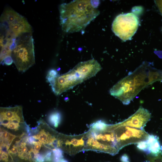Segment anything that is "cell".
<instances>
[{
  "instance_id": "21",
  "label": "cell",
  "mask_w": 162,
  "mask_h": 162,
  "mask_svg": "<svg viewBox=\"0 0 162 162\" xmlns=\"http://www.w3.org/2000/svg\"><path fill=\"white\" fill-rule=\"evenodd\" d=\"M120 160L121 162H130L129 158L126 154H124L122 156Z\"/></svg>"
},
{
  "instance_id": "7",
  "label": "cell",
  "mask_w": 162,
  "mask_h": 162,
  "mask_svg": "<svg viewBox=\"0 0 162 162\" xmlns=\"http://www.w3.org/2000/svg\"><path fill=\"white\" fill-rule=\"evenodd\" d=\"M28 134L16 136L12 141L8 152L13 162H37L34 144L28 140Z\"/></svg>"
},
{
  "instance_id": "15",
  "label": "cell",
  "mask_w": 162,
  "mask_h": 162,
  "mask_svg": "<svg viewBox=\"0 0 162 162\" xmlns=\"http://www.w3.org/2000/svg\"><path fill=\"white\" fill-rule=\"evenodd\" d=\"M108 124L101 120L98 121L92 125V128L94 130L98 131H103L106 130Z\"/></svg>"
},
{
  "instance_id": "20",
  "label": "cell",
  "mask_w": 162,
  "mask_h": 162,
  "mask_svg": "<svg viewBox=\"0 0 162 162\" xmlns=\"http://www.w3.org/2000/svg\"><path fill=\"white\" fill-rule=\"evenodd\" d=\"M52 150H49L46 153L44 159L46 161H50L52 159Z\"/></svg>"
},
{
  "instance_id": "3",
  "label": "cell",
  "mask_w": 162,
  "mask_h": 162,
  "mask_svg": "<svg viewBox=\"0 0 162 162\" xmlns=\"http://www.w3.org/2000/svg\"><path fill=\"white\" fill-rule=\"evenodd\" d=\"M101 68L97 61L92 59L80 62L68 72L47 80L54 94L59 95L95 76Z\"/></svg>"
},
{
  "instance_id": "1",
  "label": "cell",
  "mask_w": 162,
  "mask_h": 162,
  "mask_svg": "<svg viewBox=\"0 0 162 162\" xmlns=\"http://www.w3.org/2000/svg\"><path fill=\"white\" fill-rule=\"evenodd\" d=\"M98 0H76L59 6L62 30L66 33L80 32L100 14Z\"/></svg>"
},
{
  "instance_id": "10",
  "label": "cell",
  "mask_w": 162,
  "mask_h": 162,
  "mask_svg": "<svg viewBox=\"0 0 162 162\" xmlns=\"http://www.w3.org/2000/svg\"><path fill=\"white\" fill-rule=\"evenodd\" d=\"M37 127L30 129L28 136H33L44 145L52 150L57 148L58 134L43 120L38 122Z\"/></svg>"
},
{
  "instance_id": "6",
  "label": "cell",
  "mask_w": 162,
  "mask_h": 162,
  "mask_svg": "<svg viewBox=\"0 0 162 162\" xmlns=\"http://www.w3.org/2000/svg\"><path fill=\"white\" fill-rule=\"evenodd\" d=\"M0 128L16 136L28 134L30 128L24 120L22 107H0Z\"/></svg>"
},
{
  "instance_id": "18",
  "label": "cell",
  "mask_w": 162,
  "mask_h": 162,
  "mask_svg": "<svg viewBox=\"0 0 162 162\" xmlns=\"http://www.w3.org/2000/svg\"><path fill=\"white\" fill-rule=\"evenodd\" d=\"M162 154L157 156L148 155L147 157V160L146 162H162Z\"/></svg>"
},
{
  "instance_id": "13",
  "label": "cell",
  "mask_w": 162,
  "mask_h": 162,
  "mask_svg": "<svg viewBox=\"0 0 162 162\" xmlns=\"http://www.w3.org/2000/svg\"><path fill=\"white\" fill-rule=\"evenodd\" d=\"M146 141L151 155L156 156L162 154V146L158 137L153 135L149 134Z\"/></svg>"
},
{
  "instance_id": "8",
  "label": "cell",
  "mask_w": 162,
  "mask_h": 162,
  "mask_svg": "<svg viewBox=\"0 0 162 162\" xmlns=\"http://www.w3.org/2000/svg\"><path fill=\"white\" fill-rule=\"evenodd\" d=\"M139 24L138 18L134 14H121L115 19L112 29L116 36L126 41L131 39L136 32Z\"/></svg>"
},
{
  "instance_id": "22",
  "label": "cell",
  "mask_w": 162,
  "mask_h": 162,
  "mask_svg": "<svg viewBox=\"0 0 162 162\" xmlns=\"http://www.w3.org/2000/svg\"><path fill=\"white\" fill-rule=\"evenodd\" d=\"M158 6L162 14V1H159L158 3Z\"/></svg>"
},
{
  "instance_id": "5",
  "label": "cell",
  "mask_w": 162,
  "mask_h": 162,
  "mask_svg": "<svg viewBox=\"0 0 162 162\" xmlns=\"http://www.w3.org/2000/svg\"><path fill=\"white\" fill-rule=\"evenodd\" d=\"M11 57L18 71L24 72L35 63L32 34H26L16 38Z\"/></svg>"
},
{
  "instance_id": "16",
  "label": "cell",
  "mask_w": 162,
  "mask_h": 162,
  "mask_svg": "<svg viewBox=\"0 0 162 162\" xmlns=\"http://www.w3.org/2000/svg\"><path fill=\"white\" fill-rule=\"evenodd\" d=\"M53 155V162H60L63 157L62 150L60 148H56L52 150Z\"/></svg>"
},
{
  "instance_id": "12",
  "label": "cell",
  "mask_w": 162,
  "mask_h": 162,
  "mask_svg": "<svg viewBox=\"0 0 162 162\" xmlns=\"http://www.w3.org/2000/svg\"><path fill=\"white\" fill-rule=\"evenodd\" d=\"M85 141L83 137L80 139L69 136L61 134H58L57 148H61L63 152L70 154L71 148H79L84 146Z\"/></svg>"
},
{
  "instance_id": "23",
  "label": "cell",
  "mask_w": 162,
  "mask_h": 162,
  "mask_svg": "<svg viewBox=\"0 0 162 162\" xmlns=\"http://www.w3.org/2000/svg\"><path fill=\"white\" fill-rule=\"evenodd\" d=\"M60 162H68L67 160L64 159H62Z\"/></svg>"
},
{
  "instance_id": "14",
  "label": "cell",
  "mask_w": 162,
  "mask_h": 162,
  "mask_svg": "<svg viewBox=\"0 0 162 162\" xmlns=\"http://www.w3.org/2000/svg\"><path fill=\"white\" fill-rule=\"evenodd\" d=\"M61 119V115L59 112L56 111L52 112L49 116V120L51 124L55 128L57 127Z\"/></svg>"
},
{
  "instance_id": "19",
  "label": "cell",
  "mask_w": 162,
  "mask_h": 162,
  "mask_svg": "<svg viewBox=\"0 0 162 162\" xmlns=\"http://www.w3.org/2000/svg\"><path fill=\"white\" fill-rule=\"evenodd\" d=\"M57 71L54 69L50 70L46 76V79L52 78L57 76Z\"/></svg>"
},
{
  "instance_id": "11",
  "label": "cell",
  "mask_w": 162,
  "mask_h": 162,
  "mask_svg": "<svg viewBox=\"0 0 162 162\" xmlns=\"http://www.w3.org/2000/svg\"><path fill=\"white\" fill-rule=\"evenodd\" d=\"M151 117V114L149 111L141 106L134 113L127 119L115 124H109L107 130H113L116 128L122 126L144 129Z\"/></svg>"
},
{
  "instance_id": "17",
  "label": "cell",
  "mask_w": 162,
  "mask_h": 162,
  "mask_svg": "<svg viewBox=\"0 0 162 162\" xmlns=\"http://www.w3.org/2000/svg\"><path fill=\"white\" fill-rule=\"evenodd\" d=\"M136 147L139 150L147 154H150L146 140L141 141L137 143Z\"/></svg>"
},
{
  "instance_id": "9",
  "label": "cell",
  "mask_w": 162,
  "mask_h": 162,
  "mask_svg": "<svg viewBox=\"0 0 162 162\" xmlns=\"http://www.w3.org/2000/svg\"><path fill=\"white\" fill-rule=\"evenodd\" d=\"M113 131L119 151L127 146L146 140L149 135L144 129L126 126L118 127Z\"/></svg>"
},
{
  "instance_id": "2",
  "label": "cell",
  "mask_w": 162,
  "mask_h": 162,
  "mask_svg": "<svg viewBox=\"0 0 162 162\" xmlns=\"http://www.w3.org/2000/svg\"><path fill=\"white\" fill-rule=\"evenodd\" d=\"M162 80V72L139 68L123 78L110 89L111 95L124 105L129 104L144 88Z\"/></svg>"
},
{
  "instance_id": "4",
  "label": "cell",
  "mask_w": 162,
  "mask_h": 162,
  "mask_svg": "<svg viewBox=\"0 0 162 162\" xmlns=\"http://www.w3.org/2000/svg\"><path fill=\"white\" fill-rule=\"evenodd\" d=\"M0 37L14 40L22 35L32 34V28L26 19L12 8L5 9L0 17Z\"/></svg>"
}]
</instances>
